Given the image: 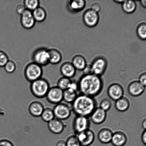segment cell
<instances>
[{
    "mask_svg": "<svg viewBox=\"0 0 146 146\" xmlns=\"http://www.w3.org/2000/svg\"><path fill=\"white\" fill-rule=\"evenodd\" d=\"M78 83L81 94L94 98L102 91L104 83L101 77L94 74H84Z\"/></svg>",
    "mask_w": 146,
    "mask_h": 146,
    "instance_id": "obj_1",
    "label": "cell"
},
{
    "mask_svg": "<svg viewBox=\"0 0 146 146\" xmlns=\"http://www.w3.org/2000/svg\"><path fill=\"white\" fill-rule=\"evenodd\" d=\"M72 104V110L77 116L88 118L97 107L94 98L82 94L77 96Z\"/></svg>",
    "mask_w": 146,
    "mask_h": 146,
    "instance_id": "obj_2",
    "label": "cell"
},
{
    "mask_svg": "<svg viewBox=\"0 0 146 146\" xmlns=\"http://www.w3.org/2000/svg\"><path fill=\"white\" fill-rule=\"evenodd\" d=\"M30 87L32 94L38 98L45 97L50 88L48 82L42 78L31 82Z\"/></svg>",
    "mask_w": 146,
    "mask_h": 146,
    "instance_id": "obj_3",
    "label": "cell"
},
{
    "mask_svg": "<svg viewBox=\"0 0 146 146\" xmlns=\"http://www.w3.org/2000/svg\"><path fill=\"white\" fill-rule=\"evenodd\" d=\"M42 74V67L34 62L29 64L24 71L26 78L31 82L41 78Z\"/></svg>",
    "mask_w": 146,
    "mask_h": 146,
    "instance_id": "obj_4",
    "label": "cell"
},
{
    "mask_svg": "<svg viewBox=\"0 0 146 146\" xmlns=\"http://www.w3.org/2000/svg\"><path fill=\"white\" fill-rule=\"evenodd\" d=\"M53 110L55 118L62 121L69 118L72 111L68 104L62 103L56 104Z\"/></svg>",
    "mask_w": 146,
    "mask_h": 146,
    "instance_id": "obj_5",
    "label": "cell"
},
{
    "mask_svg": "<svg viewBox=\"0 0 146 146\" xmlns=\"http://www.w3.org/2000/svg\"><path fill=\"white\" fill-rule=\"evenodd\" d=\"M32 58L34 62L41 66H46L49 63L48 50L44 48L36 49L33 54Z\"/></svg>",
    "mask_w": 146,
    "mask_h": 146,
    "instance_id": "obj_6",
    "label": "cell"
},
{
    "mask_svg": "<svg viewBox=\"0 0 146 146\" xmlns=\"http://www.w3.org/2000/svg\"><path fill=\"white\" fill-rule=\"evenodd\" d=\"M91 66L92 74L101 77L104 74L106 70L107 61L104 57H97L93 61Z\"/></svg>",
    "mask_w": 146,
    "mask_h": 146,
    "instance_id": "obj_7",
    "label": "cell"
},
{
    "mask_svg": "<svg viewBox=\"0 0 146 146\" xmlns=\"http://www.w3.org/2000/svg\"><path fill=\"white\" fill-rule=\"evenodd\" d=\"M63 92L57 86L50 87L45 97L51 104H60L63 100Z\"/></svg>",
    "mask_w": 146,
    "mask_h": 146,
    "instance_id": "obj_8",
    "label": "cell"
},
{
    "mask_svg": "<svg viewBox=\"0 0 146 146\" xmlns=\"http://www.w3.org/2000/svg\"><path fill=\"white\" fill-rule=\"evenodd\" d=\"M83 20L87 27L93 28L98 24L99 21V15L98 13L90 9L87 10L83 14Z\"/></svg>",
    "mask_w": 146,
    "mask_h": 146,
    "instance_id": "obj_9",
    "label": "cell"
},
{
    "mask_svg": "<svg viewBox=\"0 0 146 146\" xmlns=\"http://www.w3.org/2000/svg\"><path fill=\"white\" fill-rule=\"evenodd\" d=\"M90 121L88 117L77 116L73 122V128L74 132L78 134L88 129Z\"/></svg>",
    "mask_w": 146,
    "mask_h": 146,
    "instance_id": "obj_10",
    "label": "cell"
},
{
    "mask_svg": "<svg viewBox=\"0 0 146 146\" xmlns=\"http://www.w3.org/2000/svg\"><path fill=\"white\" fill-rule=\"evenodd\" d=\"M77 137L81 146L91 145L95 139L94 131L89 128L77 134Z\"/></svg>",
    "mask_w": 146,
    "mask_h": 146,
    "instance_id": "obj_11",
    "label": "cell"
},
{
    "mask_svg": "<svg viewBox=\"0 0 146 146\" xmlns=\"http://www.w3.org/2000/svg\"><path fill=\"white\" fill-rule=\"evenodd\" d=\"M107 92L108 97L114 101H116L124 96V89L117 83L111 84L108 87Z\"/></svg>",
    "mask_w": 146,
    "mask_h": 146,
    "instance_id": "obj_12",
    "label": "cell"
},
{
    "mask_svg": "<svg viewBox=\"0 0 146 146\" xmlns=\"http://www.w3.org/2000/svg\"><path fill=\"white\" fill-rule=\"evenodd\" d=\"M21 15V22L23 28L27 29L33 28L36 21L33 17L32 11L26 9Z\"/></svg>",
    "mask_w": 146,
    "mask_h": 146,
    "instance_id": "obj_13",
    "label": "cell"
},
{
    "mask_svg": "<svg viewBox=\"0 0 146 146\" xmlns=\"http://www.w3.org/2000/svg\"><path fill=\"white\" fill-rule=\"evenodd\" d=\"M107 117V111L100 107H96L90 116L91 121L96 124H102L106 119Z\"/></svg>",
    "mask_w": 146,
    "mask_h": 146,
    "instance_id": "obj_14",
    "label": "cell"
},
{
    "mask_svg": "<svg viewBox=\"0 0 146 146\" xmlns=\"http://www.w3.org/2000/svg\"><path fill=\"white\" fill-rule=\"evenodd\" d=\"M145 87L141 84L138 81L131 82L128 86V93L133 97L139 96L145 91Z\"/></svg>",
    "mask_w": 146,
    "mask_h": 146,
    "instance_id": "obj_15",
    "label": "cell"
},
{
    "mask_svg": "<svg viewBox=\"0 0 146 146\" xmlns=\"http://www.w3.org/2000/svg\"><path fill=\"white\" fill-rule=\"evenodd\" d=\"M128 141V138L124 132L117 131L113 133L111 142L114 146H124Z\"/></svg>",
    "mask_w": 146,
    "mask_h": 146,
    "instance_id": "obj_16",
    "label": "cell"
},
{
    "mask_svg": "<svg viewBox=\"0 0 146 146\" xmlns=\"http://www.w3.org/2000/svg\"><path fill=\"white\" fill-rule=\"evenodd\" d=\"M48 127L50 131L54 134L61 133L65 128V125L62 121L55 118L48 123Z\"/></svg>",
    "mask_w": 146,
    "mask_h": 146,
    "instance_id": "obj_17",
    "label": "cell"
},
{
    "mask_svg": "<svg viewBox=\"0 0 146 146\" xmlns=\"http://www.w3.org/2000/svg\"><path fill=\"white\" fill-rule=\"evenodd\" d=\"M45 108L43 104L40 102H32L29 106V111L31 115L35 117H40Z\"/></svg>",
    "mask_w": 146,
    "mask_h": 146,
    "instance_id": "obj_18",
    "label": "cell"
},
{
    "mask_svg": "<svg viewBox=\"0 0 146 146\" xmlns=\"http://www.w3.org/2000/svg\"><path fill=\"white\" fill-rule=\"evenodd\" d=\"M76 70L72 63L66 62L61 66L60 71L63 77L71 79L75 76Z\"/></svg>",
    "mask_w": 146,
    "mask_h": 146,
    "instance_id": "obj_19",
    "label": "cell"
},
{
    "mask_svg": "<svg viewBox=\"0 0 146 146\" xmlns=\"http://www.w3.org/2000/svg\"><path fill=\"white\" fill-rule=\"evenodd\" d=\"M113 134L112 131L110 129L103 128L99 131L97 137L100 142L107 144L111 142Z\"/></svg>",
    "mask_w": 146,
    "mask_h": 146,
    "instance_id": "obj_20",
    "label": "cell"
},
{
    "mask_svg": "<svg viewBox=\"0 0 146 146\" xmlns=\"http://www.w3.org/2000/svg\"><path fill=\"white\" fill-rule=\"evenodd\" d=\"M86 4V1L84 0H72L69 1L68 7L72 12H78L84 9Z\"/></svg>",
    "mask_w": 146,
    "mask_h": 146,
    "instance_id": "obj_21",
    "label": "cell"
},
{
    "mask_svg": "<svg viewBox=\"0 0 146 146\" xmlns=\"http://www.w3.org/2000/svg\"><path fill=\"white\" fill-rule=\"evenodd\" d=\"M115 106L116 109L120 112H125L129 109L130 102L127 97H123L115 101Z\"/></svg>",
    "mask_w": 146,
    "mask_h": 146,
    "instance_id": "obj_22",
    "label": "cell"
},
{
    "mask_svg": "<svg viewBox=\"0 0 146 146\" xmlns=\"http://www.w3.org/2000/svg\"><path fill=\"white\" fill-rule=\"evenodd\" d=\"M71 63L76 70L80 71H82L87 65L85 58L80 55H76L73 58Z\"/></svg>",
    "mask_w": 146,
    "mask_h": 146,
    "instance_id": "obj_23",
    "label": "cell"
},
{
    "mask_svg": "<svg viewBox=\"0 0 146 146\" xmlns=\"http://www.w3.org/2000/svg\"><path fill=\"white\" fill-rule=\"evenodd\" d=\"M49 53V63L53 65L59 64L62 59L61 53L55 49L48 50Z\"/></svg>",
    "mask_w": 146,
    "mask_h": 146,
    "instance_id": "obj_24",
    "label": "cell"
},
{
    "mask_svg": "<svg viewBox=\"0 0 146 146\" xmlns=\"http://www.w3.org/2000/svg\"><path fill=\"white\" fill-rule=\"evenodd\" d=\"M33 15L36 22H41L46 18V11L42 7H38L32 11Z\"/></svg>",
    "mask_w": 146,
    "mask_h": 146,
    "instance_id": "obj_25",
    "label": "cell"
},
{
    "mask_svg": "<svg viewBox=\"0 0 146 146\" xmlns=\"http://www.w3.org/2000/svg\"><path fill=\"white\" fill-rule=\"evenodd\" d=\"M77 92L68 88L63 92V100L68 104H72L77 96Z\"/></svg>",
    "mask_w": 146,
    "mask_h": 146,
    "instance_id": "obj_26",
    "label": "cell"
},
{
    "mask_svg": "<svg viewBox=\"0 0 146 146\" xmlns=\"http://www.w3.org/2000/svg\"><path fill=\"white\" fill-rule=\"evenodd\" d=\"M137 7L136 3L134 1H124L122 4L123 11L128 14L132 13L134 12Z\"/></svg>",
    "mask_w": 146,
    "mask_h": 146,
    "instance_id": "obj_27",
    "label": "cell"
},
{
    "mask_svg": "<svg viewBox=\"0 0 146 146\" xmlns=\"http://www.w3.org/2000/svg\"><path fill=\"white\" fill-rule=\"evenodd\" d=\"M42 119L45 122L48 123L55 118L53 109L49 108H44L41 115Z\"/></svg>",
    "mask_w": 146,
    "mask_h": 146,
    "instance_id": "obj_28",
    "label": "cell"
},
{
    "mask_svg": "<svg viewBox=\"0 0 146 146\" xmlns=\"http://www.w3.org/2000/svg\"><path fill=\"white\" fill-rule=\"evenodd\" d=\"M40 2L38 0H25L24 5L27 9L33 11L39 7Z\"/></svg>",
    "mask_w": 146,
    "mask_h": 146,
    "instance_id": "obj_29",
    "label": "cell"
},
{
    "mask_svg": "<svg viewBox=\"0 0 146 146\" xmlns=\"http://www.w3.org/2000/svg\"><path fill=\"white\" fill-rule=\"evenodd\" d=\"M71 82V79L63 77L58 80L57 86L64 91L69 88Z\"/></svg>",
    "mask_w": 146,
    "mask_h": 146,
    "instance_id": "obj_30",
    "label": "cell"
},
{
    "mask_svg": "<svg viewBox=\"0 0 146 146\" xmlns=\"http://www.w3.org/2000/svg\"><path fill=\"white\" fill-rule=\"evenodd\" d=\"M137 34L139 38L142 40L146 39V24L142 23L138 25L137 29Z\"/></svg>",
    "mask_w": 146,
    "mask_h": 146,
    "instance_id": "obj_31",
    "label": "cell"
},
{
    "mask_svg": "<svg viewBox=\"0 0 146 146\" xmlns=\"http://www.w3.org/2000/svg\"><path fill=\"white\" fill-rule=\"evenodd\" d=\"M66 142V146H81L77 136L75 135L68 137Z\"/></svg>",
    "mask_w": 146,
    "mask_h": 146,
    "instance_id": "obj_32",
    "label": "cell"
},
{
    "mask_svg": "<svg viewBox=\"0 0 146 146\" xmlns=\"http://www.w3.org/2000/svg\"><path fill=\"white\" fill-rule=\"evenodd\" d=\"M111 105L112 104L111 100L108 98H105L102 100L100 102V107L104 111H107L111 108Z\"/></svg>",
    "mask_w": 146,
    "mask_h": 146,
    "instance_id": "obj_33",
    "label": "cell"
},
{
    "mask_svg": "<svg viewBox=\"0 0 146 146\" xmlns=\"http://www.w3.org/2000/svg\"><path fill=\"white\" fill-rule=\"evenodd\" d=\"M6 71L8 73H12L14 72L16 68L15 63L13 61L9 60L4 66Z\"/></svg>",
    "mask_w": 146,
    "mask_h": 146,
    "instance_id": "obj_34",
    "label": "cell"
},
{
    "mask_svg": "<svg viewBox=\"0 0 146 146\" xmlns=\"http://www.w3.org/2000/svg\"><path fill=\"white\" fill-rule=\"evenodd\" d=\"M9 60L7 54L4 51L0 50V67H4Z\"/></svg>",
    "mask_w": 146,
    "mask_h": 146,
    "instance_id": "obj_35",
    "label": "cell"
},
{
    "mask_svg": "<svg viewBox=\"0 0 146 146\" xmlns=\"http://www.w3.org/2000/svg\"><path fill=\"white\" fill-rule=\"evenodd\" d=\"M91 9L95 12L98 13L101 10V6L98 3H94L91 5Z\"/></svg>",
    "mask_w": 146,
    "mask_h": 146,
    "instance_id": "obj_36",
    "label": "cell"
},
{
    "mask_svg": "<svg viewBox=\"0 0 146 146\" xmlns=\"http://www.w3.org/2000/svg\"><path fill=\"white\" fill-rule=\"evenodd\" d=\"M139 83L142 84V85L144 86V87L146 86V73H143L140 75L139 81Z\"/></svg>",
    "mask_w": 146,
    "mask_h": 146,
    "instance_id": "obj_37",
    "label": "cell"
},
{
    "mask_svg": "<svg viewBox=\"0 0 146 146\" xmlns=\"http://www.w3.org/2000/svg\"><path fill=\"white\" fill-rule=\"evenodd\" d=\"M74 91L77 92L78 91V83L76 82L75 81H71L70 84L69 88Z\"/></svg>",
    "mask_w": 146,
    "mask_h": 146,
    "instance_id": "obj_38",
    "label": "cell"
},
{
    "mask_svg": "<svg viewBox=\"0 0 146 146\" xmlns=\"http://www.w3.org/2000/svg\"><path fill=\"white\" fill-rule=\"evenodd\" d=\"M82 71L84 74H92V70L91 65H87Z\"/></svg>",
    "mask_w": 146,
    "mask_h": 146,
    "instance_id": "obj_39",
    "label": "cell"
},
{
    "mask_svg": "<svg viewBox=\"0 0 146 146\" xmlns=\"http://www.w3.org/2000/svg\"><path fill=\"white\" fill-rule=\"evenodd\" d=\"M0 146H14L11 141L7 139H3L0 141Z\"/></svg>",
    "mask_w": 146,
    "mask_h": 146,
    "instance_id": "obj_40",
    "label": "cell"
},
{
    "mask_svg": "<svg viewBox=\"0 0 146 146\" xmlns=\"http://www.w3.org/2000/svg\"><path fill=\"white\" fill-rule=\"evenodd\" d=\"M26 9L24 5L21 4V5H19L17 7L16 11L18 14L21 15L25 11Z\"/></svg>",
    "mask_w": 146,
    "mask_h": 146,
    "instance_id": "obj_41",
    "label": "cell"
},
{
    "mask_svg": "<svg viewBox=\"0 0 146 146\" xmlns=\"http://www.w3.org/2000/svg\"><path fill=\"white\" fill-rule=\"evenodd\" d=\"M141 139L142 142L144 144L146 145V130H144L143 131L141 135Z\"/></svg>",
    "mask_w": 146,
    "mask_h": 146,
    "instance_id": "obj_42",
    "label": "cell"
},
{
    "mask_svg": "<svg viewBox=\"0 0 146 146\" xmlns=\"http://www.w3.org/2000/svg\"><path fill=\"white\" fill-rule=\"evenodd\" d=\"M56 146H66V142L64 140H60L56 143Z\"/></svg>",
    "mask_w": 146,
    "mask_h": 146,
    "instance_id": "obj_43",
    "label": "cell"
},
{
    "mask_svg": "<svg viewBox=\"0 0 146 146\" xmlns=\"http://www.w3.org/2000/svg\"><path fill=\"white\" fill-rule=\"evenodd\" d=\"M140 4L144 8H146V0H143L140 1Z\"/></svg>",
    "mask_w": 146,
    "mask_h": 146,
    "instance_id": "obj_44",
    "label": "cell"
},
{
    "mask_svg": "<svg viewBox=\"0 0 146 146\" xmlns=\"http://www.w3.org/2000/svg\"><path fill=\"white\" fill-rule=\"evenodd\" d=\"M142 128L144 130H146V119L145 118V119L143 120V121L142 123Z\"/></svg>",
    "mask_w": 146,
    "mask_h": 146,
    "instance_id": "obj_45",
    "label": "cell"
},
{
    "mask_svg": "<svg viewBox=\"0 0 146 146\" xmlns=\"http://www.w3.org/2000/svg\"><path fill=\"white\" fill-rule=\"evenodd\" d=\"M124 1H119V0H115V1H114V2L117 3L121 4L123 3Z\"/></svg>",
    "mask_w": 146,
    "mask_h": 146,
    "instance_id": "obj_46",
    "label": "cell"
},
{
    "mask_svg": "<svg viewBox=\"0 0 146 146\" xmlns=\"http://www.w3.org/2000/svg\"><path fill=\"white\" fill-rule=\"evenodd\" d=\"M143 146H146V145H143Z\"/></svg>",
    "mask_w": 146,
    "mask_h": 146,
    "instance_id": "obj_47",
    "label": "cell"
}]
</instances>
